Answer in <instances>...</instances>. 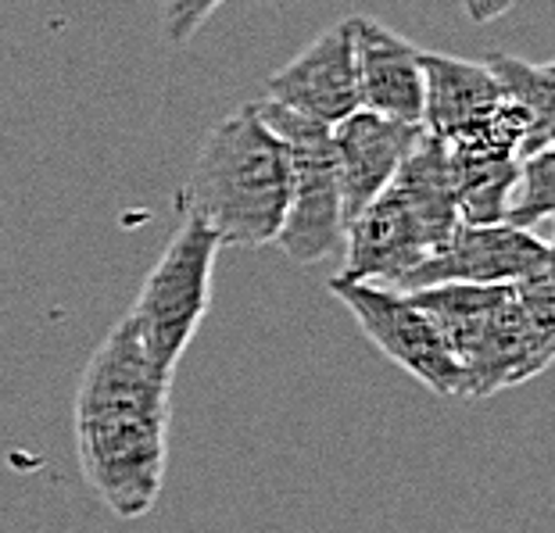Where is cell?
Instances as JSON below:
<instances>
[{
	"label": "cell",
	"mask_w": 555,
	"mask_h": 533,
	"mask_svg": "<svg viewBox=\"0 0 555 533\" xmlns=\"http://www.w3.org/2000/svg\"><path fill=\"white\" fill-rule=\"evenodd\" d=\"M513 4H516V0H463L466 18H469V22H477V26H483V22L502 18Z\"/></svg>",
	"instance_id": "cell-16"
},
{
	"label": "cell",
	"mask_w": 555,
	"mask_h": 533,
	"mask_svg": "<svg viewBox=\"0 0 555 533\" xmlns=\"http://www.w3.org/2000/svg\"><path fill=\"white\" fill-rule=\"evenodd\" d=\"M255 4H280V0H255Z\"/></svg>",
	"instance_id": "cell-17"
},
{
	"label": "cell",
	"mask_w": 555,
	"mask_h": 533,
	"mask_svg": "<svg viewBox=\"0 0 555 533\" xmlns=\"http://www.w3.org/2000/svg\"><path fill=\"white\" fill-rule=\"evenodd\" d=\"M420 136L423 126H405L373 112H356L330 129L340 205H345V230L359 211H365L387 191V183L395 180V172L409 158V151L416 147Z\"/></svg>",
	"instance_id": "cell-11"
},
{
	"label": "cell",
	"mask_w": 555,
	"mask_h": 533,
	"mask_svg": "<svg viewBox=\"0 0 555 533\" xmlns=\"http://www.w3.org/2000/svg\"><path fill=\"white\" fill-rule=\"evenodd\" d=\"M222 251L219 236L194 216H183L172 240L144 276L133 308L122 315L155 369L172 376L211 304V272Z\"/></svg>",
	"instance_id": "cell-5"
},
{
	"label": "cell",
	"mask_w": 555,
	"mask_h": 533,
	"mask_svg": "<svg viewBox=\"0 0 555 533\" xmlns=\"http://www.w3.org/2000/svg\"><path fill=\"white\" fill-rule=\"evenodd\" d=\"M227 0H162V32L165 40L183 47L197 37V29L216 15Z\"/></svg>",
	"instance_id": "cell-15"
},
{
	"label": "cell",
	"mask_w": 555,
	"mask_h": 533,
	"mask_svg": "<svg viewBox=\"0 0 555 533\" xmlns=\"http://www.w3.org/2000/svg\"><path fill=\"white\" fill-rule=\"evenodd\" d=\"M255 112L283 140L291 158V194L276 247L298 265H315L345 251V205L330 129L269 101H258Z\"/></svg>",
	"instance_id": "cell-6"
},
{
	"label": "cell",
	"mask_w": 555,
	"mask_h": 533,
	"mask_svg": "<svg viewBox=\"0 0 555 533\" xmlns=\"http://www.w3.org/2000/svg\"><path fill=\"white\" fill-rule=\"evenodd\" d=\"M287 194V147L255 104H244L208 129L180 197L183 216L205 222L222 247H269L283 226Z\"/></svg>",
	"instance_id": "cell-3"
},
{
	"label": "cell",
	"mask_w": 555,
	"mask_h": 533,
	"mask_svg": "<svg viewBox=\"0 0 555 533\" xmlns=\"http://www.w3.org/2000/svg\"><path fill=\"white\" fill-rule=\"evenodd\" d=\"M330 294L356 315L362 334L373 340L395 365L434 390L437 398H466V380L452 351L444 348L430 315L412 301V294H398L370 283L330 280Z\"/></svg>",
	"instance_id": "cell-7"
},
{
	"label": "cell",
	"mask_w": 555,
	"mask_h": 533,
	"mask_svg": "<svg viewBox=\"0 0 555 533\" xmlns=\"http://www.w3.org/2000/svg\"><path fill=\"white\" fill-rule=\"evenodd\" d=\"M351 57H356L359 112H373L405 126H423V65L420 47H412L384 22L356 15L348 18Z\"/></svg>",
	"instance_id": "cell-10"
},
{
	"label": "cell",
	"mask_w": 555,
	"mask_h": 533,
	"mask_svg": "<svg viewBox=\"0 0 555 533\" xmlns=\"http://www.w3.org/2000/svg\"><path fill=\"white\" fill-rule=\"evenodd\" d=\"M172 376L155 369L126 318L90 354L79 376L73 426L79 469L119 519L155 508L169 466Z\"/></svg>",
	"instance_id": "cell-1"
},
{
	"label": "cell",
	"mask_w": 555,
	"mask_h": 533,
	"mask_svg": "<svg viewBox=\"0 0 555 533\" xmlns=\"http://www.w3.org/2000/svg\"><path fill=\"white\" fill-rule=\"evenodd\" d=\"M483 68L494 76V82H499L502 98L519 104L541 129H548V133H555V76H552V62H519V57L513 54H483L480 57Z\"/></svg>",
	"instance_id": "cell-14"
},
{
	"label": "cell",
	"mask_w": 555,
	"mask_h": 533,
	"mask_svg": "<svg viewBox=\"0 0 555 533\" xmlns=\"http://www.w3.org/2000/svg\"><path fill=\"white\" fill-rule=\"evenodd\" d=\"M552 269V244L534 233L513 230L505 222H459L441 251L427 258L398 294H416L441 283H477V287H505Z\"/></svg>",
	"instance_id": "cell-8"
},
{
	"label": "cell",
	"mask_w": 555,
	"mask_h": 533,
	"mask_svg": "<svg viewBox=\"0 0 555 533\" xmlns=\"http://www.w3.org/2000/svg\"><path fill=\"white\" fill-rule=\"evenodd\" d=\"M552 219H555V154L552 147H545L519 161L516 183L509 197H505L502 222L513 230L534 233L541 240H548Z\"/></svg>",
	"instance_id": "cell-13"
},
{
	"label": "cell",
	"mask_w": 555,
	"mask_h": 533,
	"mask_svg": "<svg viewBox=\"0 0 555 533\" xmlns=\"http://www.w3.org/2000/svg\"><path fill=\"white\" fill-rule=\"evenodd\" d=\"M459 205L444 144L416 140L387 191L345 230V269L337 280L398 290L459 230Z\"/></svg>",
	"instance_id": "cell-4"
},
{
	"label": "cell",
	"mask_w": 555,
	"mask_h": 533,
	"mask_svg": "<svg viewBox=\"0 0 555 533\" xmlns=\"http://www.w3.org/2000/svg\"><path fill=\"white\" fill-rule=\"evenodd\" d=\"M266 101L326 129L356 115L359 90L348 18L323 29L298 57H291L280 73L269 76Z\"/></svg>",
	"instance_id": "cell-9"
},
{
	"label": "cell",
	"mask_w": 555,
	"mask_h": 533,
	"mask_svg": "<svg viewBox=\"0 0 555 533\" xmlns=\"http://www.w3.org/2000/svg\"><path fill=\"white\" fill-rule=\"evenodd\" d=\"M423 133L455 140L483 126L505 101L483 62H463L452 54L423 51Z\"/></svg>",
	"instance_id": "cell-12"
},
{
	"label": "cell",
	"mask_w": 555,
	"mask_h": 533,
	"mask_svg": "<svg viewBox=\"0 0 555 533\" xmlns=\"http://www.w3.org/2000/svg\"><path fill=\"white\" fill-rule=\"evenodd\" d=\"M463 369L466 398H491L548 369L555 354V276L505 287L441 283L412 294Z\"/></svg>",
	"instance_id": "cell-2"
}]
</instances>
